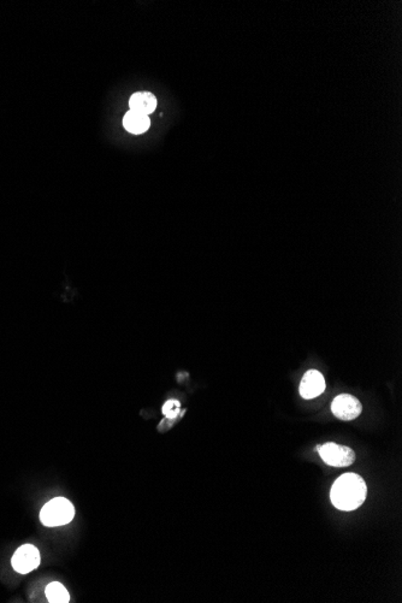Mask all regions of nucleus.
<instances>
[{
    "instance_id": "1",
    "label": "nucleus",
    "mask_w": 402,
    "mask_h": 603,
    "mask_svg": "<svg viewBox=\"0 0 402 603\" xmlns=\"http://www.w3.org/2000/svg\"><path fill=\"white\" fill-rule=\"evenodd\" d=\"M366 483L355 473H344L337 478L330 492L331 502L339 511L357 509L366 500Z\"/></svg>"
},
{
    "instance_id": "2",
    "label": "nucleus",
    "mask_w": 402,
    "mask_h": 603,
    "mask_svg": "<svg viewBox=\"0 0 402 603\" xmlns=\"http://www.w3.org/2000/svg\"><path fill=\"white\" fill-rule=\"evenodd\" d=\"M75 508L65 497H56L47 502L40 512V520L45 526L56 527L65 525L73 520Z\"/></svg>"
},
{
    "instance_id": "3",
    "label": "nucleus",
    "mask_w": 402,
    "mask_h": 603,
    "mask_svg": "<svg viewBox=\"0 0 402 603\" xmlns=\"http://www.w3.org/2000/svg\"><path fill=\"white\" fill-rule=\"evenodd\" d=\"M320 458L323 459L325 463L334 468H347L355 461L357 455L352 448L347 446L329 442V443L320 446L318 448Z\"/></svg>"
},
{
    "instance_id": "4",
    "label": "nucleus",
    "mask_w": 402,
    "mask_h": 603,
    "mask_svg": "<svg viewBox=\"0 0 402 603\" xmlns=\"http://www.w3.org/2000/svg\"><path fill=\"white\" fill-rule=\"evenodd\" d=\"M41 556L39 549L33 545H23L16 550L11 564L19 573L27 574L39 567Z\"/></svg>"
},
{
    "instance_id": "5",
    "label": "nucleus",
    "mask_w": 402,
    "mask_h": 603,
    "mask_svg": "<svg viewBox=\"0 0 402 603\" xmlns=\"http://www.w3.org/2000/svg\"><path fill=\"white\" fill-rule=\"evenodd\" d=\"M331 410L336 418L347 421L358 418L359 415H361L363 406L355 396L341 394L336 396L333 401Z\"/></svg>"
},
{
    "instance_id": "6",
    "label": "nucleus",
    "mask_w": 402,
    "mask_h": 603,
    "mask_svg": "<svg viewBox=\"0 0 402 603\" xmlns=\"http://www.w3.org/2000/svg\"><path fill=\"white\" fill-rule=\"evenodd\" d=\"M325 391V380L323 375L317 370L306 372L300 383V395L304 399H315Z\"/></svg>"
},
{
    "instance_id": "7",
    "label": "nucleus",
    "mask_w": 402,
    "mask_h": 603,
    "mask_svg": "<svg viewBox=\"0 0 402 603\" xmlns=\"http://www.w3.org/2000/svg\"><path fill=\"white\" fill-rule=\"evenodd\" d=\"M129 107L131 111L139 112L148 116L157 109V98L155 97V94L150 92L134 93L129 100Z\"/></svg>"
},
{
    "instance_id": "8",
    "label": "nucleus",
    "mask_w": 402,
    "mask_h": 603,
    "mask_svg": "<svg viewBox=\"0 0 402 603\" xmlns=\"http://www.w3.org/2000/svg\"><path fill=\"white\" fill-rule=\"evenodd\" d=\"M123 126L131 134H135V135L144 134L150 129V117L146 116L144 113L129 110L123 118Z\"/></svg>"
},
{
    "instance_id": "9",
    "label": "nucleus",
    "mask_w": 402,
    "mask_h": 603,
    "mask_svg": "<svg viewBox=\"0 0 402 603\" xmlns=\"http://www.w3.org/2000/svg\"><path fill=\"white\" fill-rule=\"evenodd\" d=\"M46 597L49 602L52 603H68L70 601L68 590L59 582H52L46 586Z\"/></svg>"
},
{
    "instance_id": "10",
    "label": "nucleus",
    "mask_w": 402,
    "mask_h": 603,
    "mask_svg": "<svg viewBox=\"0 0 402 603\" xmlns=\"http://www.w3.org/2000/svg\"><path fill=\"white\" fill-rule=\"evenodd\" d=\"M181 405L177 400H169L165 402L163 406V413H164L169 419H174L179 415Z\"/></svg>"
}]
</instances>
